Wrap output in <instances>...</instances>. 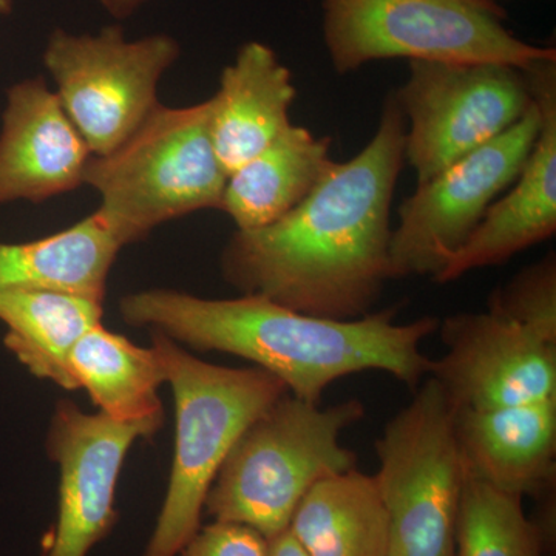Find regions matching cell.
<instances>
[{"instance_id":"cell-2","label":"cell","mask_w":556,"mask_h":556,"mask_svg":"<svg viewBox=\"0 0 556 556\" xmlns=\"http://www.w3.org/2000/svg\"><path fill=\"white\" fill-rule=\"evenodd\" d=\"M391 306L354 320L309 316L260 295L204 299L175 289H146L119 300L131 327L149 328L192 350L233 354L276 376L289 394L320 404L336 380L382 371L413 390L430 372L422 343L439 318L397 324Z\"/></svg>"},{"instance_id":"cell-21","label":"cell","mask_w":556,"mask_h":556,"mask_svg":"<svg viewBox=\"0 0 556 556\" xmlns=\"http://www.w3.org/2000/svg\"><path fill=\"white\" fill-rule=\"evenodd\" d=\"M104 303L50 291H0L3 345L35 378L78 390L68 367L72 348L102 324Z\"/></svg>"},{"instance_id":"cell-27","label":"cell","mask_w":556,"mask_h":556,"mask_svg":"<svg viewBox=\"0 0 556 556\" xmlns=\"http://www.w3.org/2000/svg\"><path fill=\"white\" fill-rule=\"evenodd\" d=\"M13 11V0H0V14H9Z\"/></svg>"},{"instance_id":"cell-17","label":"cell","mask_w":556,"mask_h":556,"mask_svg":"<svg viewBox=\"0 0 556 556\" xmlns=\"http://www.w3.org/2000/svg\"><path fill=\"white\" fill-rule=\"evenodd\" d=\"M123 248L98 211L43 239L0 241V291L60 292L104 303L109 274Z\"/></svg>"},{"instance_id":"cell-6","label":"cell","mask_w":556,"mask_h":556,"mask_svg":"<svg viewBox=\"0 0 556 556\" xmlns=\"http://www.w3.org/2000/svg\"><path fill=\"white\" fill-rule=\"evenodd\" d=\"M324 40L338 75L375 61L495 62L519 70L556 50L518 39L492 0H321Z\"/></svg>"},{"instance_id":"cell-16","label":"cell","mask_w":556,"mask_h":556,"mask_svg":"<svg viewBox=\"0 0 556 556\" xmlns=\"http://www.w3.org/2000/svg\"><path fill=\"white\" fill-rule=\"evenodd\" d=\"M298 90L291 70L266 43L251 40L223 68L208 98L212 144L226 175L254 159L292 126L289 112Z\"/></svg>"},{"instance_id":"cell-22","label":"cell","mask_w":556,"mask_h":556,"mask_svg":"<svg viewBox=\"0 0 556 556\" xmlns=\"http://www.w3.org/2000/svg\"><path fill=\"white\" fill-rule=\"evenodd\" d=\"M522 503L467 473L455 556H546L551 530L527 517Z\"/></svg>"},{"instance_id":"cell-24","label":"cell","mask_w":556,"mask_h":556,"mask_svg":"<svg viewBox=\"0 0 556 556\" xmlns=\"http://www.w3.org/2000/svg\"><path fill=\"white\" fill-rule=\"evenodd\" d=\"M177 556H268V540L251 527L214 521L200 527Z\"/></svg>"},{"instance_id":"cell-1","label":"cell","mask_w":556,"mask_h":556,"mask_svg":"<svg viewBox=\"0 0 556 556\" xmlns=\"http://www.w3.org/2000/svg\"><path fill=\"white\" fill-rule=\"evenodd\" d=\"M407 123L394 93L378 129L345 163L273 225L237 230L223 249L226 283L309 316H367L390 276V214L405 164Z\"/></svg>"},{"instance_id":"cell-3","label":"cell","mask_w":556,"mask_h":556,"mask_svg":"<svg viewBox=\"0 0 556 556\" xmlns=\"http://www.w3.org/2000/svg\"><path fill=\"white\" fill-rule=\"evenodd\" d=\"M365 415L358 399L321 407L285 394L230 448L204 510L214 521L251 527L268 541L287 532L318 481L356 468L357 455L342 437Z\"/></svg>"},{"instance_id":"cell-18","label":"cell","mask_w":556,"mask_h":556,"mask_svg":"<svg viewBox=\"0 0 556 556\" xmlns=\"http://www.w3.org/2000/svg\"><path fill=\"white\" fill-rule=\"evenodd\" d=\"M331 138L302 126L288 127L254 159L226 179L219 211L237 230L273 225L302 203L325 177L332 161Z\"/></svg>"},{"instance_id":"cell-12","label":"cell","mask_w":556,"mask_h":556,"mask_svg":"<svg viewBox=\"0 0 556 556\" xmlns=\"http://www.w3.org/2000/svg\"><path fill=\"white\" fill-rule=\"evenodd\" d=\"M163 420L118 422L60 401L47 431L49 457L60 467V506L46 556H87L116 522V486L127 453L152 438Z\"/></svg>"},{"instance_id":"cell-11","label":"cell","mask_w":556,"mask_h":556,"mask_svg":"<svg viewBox=\"0 0 556 556\" xmlns=\"http://www.w3.org/2000/svg\"><path fill=\"white\" fill-rule=\"evenodd\" d=\"M445 346L428 376L453 412H479L556 397V345L515 321L463 313L439 321Z\"/></svg>"},{"instance_id":"cell-28","label":"cell","mask_w":556,"mask_h":556,"mask_svg":"<svg viewBox=\"0 0 556 556\" xmlns=\"http://www.w3.org/2000/svg\"><path fill=\"white\" fill-rule=\"evenodd\" d=\"M492 2L500 3V2H501V0H492Z\"/></svg>"},{"instance_id":"cell-4","label":"cell","mask_w":556,"mask_h":556,"mask_svg":"<svg viewBox=\"0 0 556 556\" xmlns=\"http://www.w3.org/2000/svg\"><path fill=\"white\" fill-rule=\"evenodd\" d=\"M175 399L169 486L142 556H177L199 532L208 490L243 431L288 388L265 369L208 364L150 331Z\"/></svg>"},{"instance_id":"cell-8","label":"cell","mask_w":556,"mask_h":556,"mask_svg":"<svg viewBox=\"0 0 556 556\" xmlns=\"http://www.w3.org/2000/svg\"><path fill=\"white\" fill-rule=\"evenodd\" d=\"M179 53L178 40L164 33L127 39L119 25L80 35L56 28L43 65L90 152L105 156L159 108L160 80Z\"/></svg>"},{"instance_id":"cell-23","label":"cell","mask_w":556,"mask_h":556,"mask_svg":"<svg viewBox=\"0 0 556 556\" xmlns=\"http://www.w3.org/2000/svg\"><path fill=\"white\" fill-rule=\"evenodd\" d=\"M489 313L515 321L556 345V258L554 252L519 270L489 298Z\"/></svg>"},{"instance_id":"cell-25","label":"cell","mask_w":556,"mask_h":556,"mask_svg":"<svg viewBox=\"0 0 556 556\" xmlns=\"http://www.w3.org/2000/svg\"><path fill=\"white\" fill-rule=\"evenodd\" d=\"M268 556H309L300 546L292 533H280V535L268 541Z\"/></svg>"},{"instance_id":"cell-20","label":"cell","mask_w":556,"mask_h":556,"mask_svg":"<svg viewBox=\"0 0 556 556\" xmlns=\"http://www.w3.org/2000/svg\"><path fill=\"white\" fill-rule=\"evenodd\" d=\"M68 367L76 388H84L110 419L163 420L159 390L166 372L155 346L135 345L100 324L72 348Z\"/></svg>"},{"instance_id":"cell-9","label":"cell","mask_w":556,"mask_h":556,"mask_svg":"<svg viewBox=\"0 0 556 556\" xmlns=\"http://www.w3.org/2000/svg\"><path fill=\"white\" fill-rule=\"evenodd\" d=\"M394 91L417 185L511 129L535 105L525 70L495 62L409 61Z\"/></svg>"},{"instance_id":"cell-7","label":"cell","mask_w":556,"mask_h":556,"mask_svg":"<svg viewBox=\"0 0 556 556\" xmlns=\"http://www.w3.org/2000/svg\"><path fill=\"white\" fill-rule=\"evenodd\" d=\"M376 455L390 556H455L467 470L455 413L437 379H424L409 404L388 420Z\"/></svg>"},{"instance_id":"cell-15","label":"cell","mask_w":556,"mask_h":556,"mask_svg":"<svg viewBox=\"0 0 556 556\" xmlns=\"http://www.w3.org/2000/svg\"><path fill=\"white\" fill-rule=\"evenodd\" d=\"M453 413L470 477L522 500L551 492L555 484L556 397Z\"/></svg>"},{"instance_id":"cell-5","label":"cell","mask_w":556,"mask_h":556,"mask_svg":"<svg viewBox=\"0 0 556 556\" xmlns=\"http://www.w3.org/2000/svg\"><path fill=\"white\" fill-rule=\"evenodd\" d=\"M208 100L155 112L123 146L93 156L84 185L126 247L193 212L222 206L226 175L212 144Z\"/></svg>"},{"instance_id":"cell-14","label":"cell","mask_w":556,"mask_h":556,"mask_svg":"<svg viewBox=\"0 0 556 556\" xmlns=\"http://www.w3.org/2000/svg\"><path fill=\"white\" fill-rule=\"evenodd\" d=\"M93 153L42 76L7 91L0 129V206L80 188Z\"/></svg>"},{"instance_id":"cell-10","label":"cell","mask_w":556,"mask_h":556,"mask_svg":"<svg viewBox=\"0 0 556 556\" xmlns=\"http://www.w3.org/2000/svg\"><path fill=\"white\" fill-rule=\"evenodd\" d=\"M536 102L511 129L417 185L397 208L390 276L434 280L467 243L486 211L514 185L540 131Z\"/></svg>"},{"instance_id":"cell-26","label":"cell","mask_w":556,"mask_h":556,"mask_svg":"<svg viewBox=\"0 0 556 556\" xmlns=\"http://www.w3.org/2000/svg\"><path fill=\"white\" fill-rule=\"evenodd\" d=\"M100 2L110 16L126 20L141 10L150 0H100Z\"/></svg>"},{"instance_id":"cell-13","label":"cell","mask_w":556,"mask_h":556,"mask_svg":"<svg viewBox=\"0 0 556 556\" xmlns=\"http://www.w3.org/2000/svg\"><path fill=\"white\" fill-rule=\"evenodd\" d=\"M541 113L540 131L514 188L489 207L470 239L434 283H452L471 270L503 265L556 232V58L527 70Z\"/></svg>"},{"instance_id":"cell-19","label":"cell","mask_w":556,"mask_h":556,"mask_svg":"<svg viewBox=\"0 0 556 556\" xmlns=\"http://www.w3.org/2000/svg\"><path fill=\"white\" fill-rule=\"evenodd\" d=\"M288 530L309 556H390V519L375 475L357 467L318 481Z\"/></svg>"}]
</instances>
